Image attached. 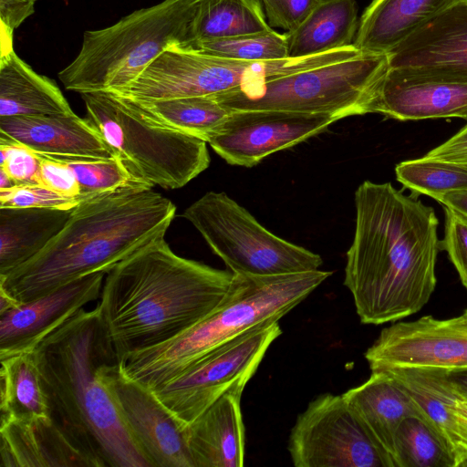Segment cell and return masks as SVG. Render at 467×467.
Returning a JSON list of instances; mask_svg holds the SVG:
<instances>
[{
	"label": "cell",
	"mask_w": 467,
	"mask_h": 467,
	"mask_svg": "<svg viewBox=\"0 0 467 467\" xmlns=\"http://www.w3.org/2000/svg\"><path fill=\"white\" fill-rule=\"evenodd\" d=\"M84 199L62 195L39 183L0 190V207L71 210Z\"/></svg>",
	"instance_id": "e575fe53"
},
{
	"label": "cell",
	"mask_w": 467,
	"mask_h": 467,
	"mask_svg": "<svg viewBox=\"0 0 467 467\" xmlns=\"http://www.w3.org/2000/svg\"><path fill=\"white\" fill-rule=\"evenodd\" d=\"M0 467H103L54 416L0 421Z\"/></svg>",
	"instance_id": "ac0fdd59"
},
{
	"label": "cell",
	"mask_w": 467,
	"mask_h": 467,
	"mask_svg": "<svg viewBox=\"0 0 467 467\" xmlns=\"http://www.w3.org/2000/svg\"><path fill=\"white\" fill-rule=\"evenodd\" d=\"M0 135L51 156H119L87 118L72 113L0 117Z\"/></svg>",
	"instance_id": "ffe728a7"
},
{
	"label": "cell",
	"mask_w": 467,
	"mask_h": 467,
	"mask_svg": "<svg viewBox=\"0 0 467 467\" xmlns=\"http://www.w3.org/2000/svg\"><path fill=\"white\" fill-rule=\"evenodd\" d=\"M390 69L467 80V0H456L389 53Z\"/></svg>",
	"instance_id": "e0dca14e"
},
{
	"label": "cell",
	"mask_w": 467,
	"mask_h": 467,
	"mask_svg": "<svg viewBox=\"0 0 467 467\" xmlns=\"http://www.w3.org/2000/svg\"><path fill=\"white\" fill-rule=\"evenodd\" d=\"M368 434L386 456L390 467H397L395 438L407 418L426 420L406 389L388 372L371 371L361 385L342 394Z\"/></svg>",
	"instance_id": "44dd1931"
},
{
	"label": "cell",
	"mask_w": 467,
	"mask_h": 467,
	"mask_svg": "<svg viewBox=\"0 0 467 467\" xmlns=\"http://www.w3.org/2000/svg\"><path fill=\"white\" fill-rule=\"evenodd\" d=\"M0 361V421L51 415L34 353H20Z\"/></svg>",
	"instance_id": "f1b7e54d"
},
{
	"label": "cell",
	"mask_w": 467,
	"mask_h": 467,
	"mask_svg": "<svg viewBox=\"0 0 467 467\" xmlns=\"http://www.w3.org/2000/svg\"><path fill=\"white\" fill-rule=\"evenodd\" d=\"M99 375L133 441L151 467H194L185 427L147 387L129 377L119 360Z\"/></svg>",
	"instance_id": "4fadbf2b"
},
{
	"label": "cell",
	"mask_w": 467,
	"mask_h": 467,
	"mask_svg": "<svg viewBox=\"0 0 467 467\" xmlns=\"http://www.w3.org/2000/svg\"><path fill=\"white\" fill-rule=\"evenodd\" d=\"M37 154L40 161L39 184L65 196L82 197L77 179L67 165L47 155Z\"/></svg>",
	"instance_id": "f35d334b"
},
{
	"label": "cell",
	"mask_w": 467,
	"mask_h": 467,
	"mask_svg": "<svg viewBox=\"0 0 467 467\" xmlns=\"http://www.w3.org/2000/svg\"><path fill=\"white\" fill-rule=\"evenodd\" d=\"M51 415L103 467H151L126 428L101 380L100 368L119 359L98 307L82 308L33 350Z\"/></svg>",
	"instance_id": "277c9868"
},
{
	"label": "cell",
	"mask_w": 467,
	"mask_h": 467,
	"mask_svg": "<svg viewBox=\"0 0 467 467\" xmlns=\"http://www.w3.org/2000/svg\"><path fill=\"white\" fill-rule=\"evenodd\" d=\"M460 321L467 325V309L459 317H457Z\"/></svg>",
	"instance_id": "bcb514c9"
},
{
	"label": "cell",
	"mask_w": 467,
	"mask_h": 467,
	"mask_svg": "<svg viewBox=\"0 0 467 467\" xmlns=\"http://www.w3.org/2000/svg\"><path fill=\"white\" fill-rule=\"evenodd\" d=\"M47 156L61 161L72 171L82 197H91L130 183L140 182L130 173L119 156L111 158Z\"/></svg>",
	"instance_id": "836d02e7"
},
{
	"label": "cell",
	"mask_w": 467,
	"mask_h": 467,
	"mask_svg": "<svg viewBox=\"0 0 467 467\" xmlns=\"http://www.w3.org/2000/svg\"><path fill=\"white\" fill-rule=\"evenodd\" d=\"M241 394L227 393L185 427L194 467H242L245 434Z\"/></svg>",
	"instance_id": "7402d4cb"
},
{
	"label": "cell",
	"mask_w": 467,
	"mask_h": 467,
	"mask_svg": "<svg viewBox=\"0 0 467 467\" xmlns=\"http://www.w3.org/2000/svg\"><path fill=\"white\" fill-rule=\"evenodd\" d=\"M356 226L344 285L366 325L396 322L431 299L441 249L432 207L390 182H362L355 192Z\"/></svg>",
	"instance_id": "6da1fadb"
},
{
	"label": "cell",
	"mask_w": 467,
	"mask_h": 467,
	"mask_svg": "<svg viewBox=\"0 0 467 467\" xmlns=\"http://www.w3.org/2000/svg\"><path fill=\"white\" fill-rule=\"evenodd\" d=\"M131 101L151 121L206 142L231 114L213 95Z\"/></svg>",
	"instance_id": "f546056e"
},
{
	"label": "cell",
	"mask_w": 467,
	"mask_h": 467,
	"mask_svg": "<svg viewBox=\"0 0 467 467\" xmlns=\"http://www.w3.org/2000/svg\"><path fill=\"white\" fill-rule=\"evenodd\" d=\"M397 467H456V461L438 433L423 420L405 419L395 438Z\"/></svg>",
	"instance_id": "1f68e13d"
},
{
	"label": "cell",
	"mask_w": 467,
	"mask_h": 467,
	"mask_svg": "<svg viewBox=\"0 0 467 467\" xmlns=\"http://www.w3.org/2000/svg\"><path fill=\"white\" fill-rule=\"evenodd\" d=\"M271 29L259 0H194L187 49L213 39Z\"/></svg>",
	"instance_id": "83f0119b"
},
{
	"label": "cell",
	"mask_w": 467,
	"mask_h": 467,
	"mask_svg": "<svg viewBox=\"0 0 467 467\" xmlns=\"http://www.w3.org/2000/svg\"><path fill=\"white\" fill-rule=\"evenodd\" d=\"M106 275L98 272L85 275L1 313L0 359L33 352L46 337L100 297Z\"/></svg>",
	"instance_id": "2e32d148"
},
{
	"label": "cell",
	"mask_w": 467,
	"mask_h": 467,
	"mask_svg": "<svg viewBox=\"0 0 467 467\" xmlns=\"http://www.w3.org/2000/svg\"><path fill=\"white\" fill-rule=\"evenodd\" d=\"M365 358L371 371L407 367L467 369V325L457 317L399 321L380 331Z\"/></svg>",
	"instance_id": "5bb4252c"
},
{
	"label": "cell",
	"mask_w": 467,
	"mask_h": 467,
	"mask_svg": "<svg viewBox=\"0 0 467 467\" xmlns=\"http://www.w3.org/2000/svg\"><path fill=\"white\" fill-rule=\"evenodd\" d=\"M16 182L0 168V190H6L16 186Z\"/></svg>",
	"instance_id": "f6af8a7d"
},
{
	"label": "cell",
	"mask_w": 467,
	"mask_h": 467,
	"mask_svg": "<svg viewBox=\"0 0 467 467\" xmlns=\"http://www.w3.org/2000/svg\"><path fill=\"white\" fill-rule=\"evenodd\" d=\"M0 168L16 185L40 182L38 154L3 135H0Z\"/></svg>",
	"instance_id": "d590c367"
},
{
	"label": "cell",
	"mask_w": 467,
	"mask_h": 467,
	"mask_svg": "<svg viewBox=\"0 0 467 467\" xmlns=\"http://www.w3.org/2000/svg\"><path fill=\"white\" fill-rule=\"evenodd\" d=\"M37 0H0V21L2 28V52L13 49L12 40L16 29L35 9Z\"/></svg>",
	"instance_id": "ab89813d"
},
{
	"label": "cell",
	"mask_w": 467,
	"mask_h": 467,
	"mask_svg": "<svg viewBox=\"0 0 467 467\" xmlns=\"http://www.w3.org/2000/svg\"><path fill=\"white\" fill-rule=\"evenodd\" d=\"M298 58L244 61L171 47L161 54L134 80L112 91L134 101L209 96L300 69Z\"/></svg>",
	"instance_id": "30bf717a"
},
{
	"label": "cell",
	"mask_w": 467,
	"mask_h": 467,
	"mask_svg": "<svg viewBox=\"0 0 467 467\" xmlns=\"http://www.w3.org/2000/svg\"><path fill=\"white\" fill-rule=\"evenodd\" d=\"M265 9L268 25L285 29H296L320 0H259Z\"/></svg>",
	"instance_id": "74e56055"
},
{
	"label": "cell",
	"mask_w": 467,
	"mask_h": 467,
	"mask_svg": "<svg viewBox=\"0 0 467 467\" xmlns=\"http://www.w3.org/2000/svg\"><path fill=\"white\" fill-rule=\"evenodd\" d=\"M72 210L0 207V275L37 254L63 229Z\"/></svg>",
	"instance_id": "cb8c5ba5"
},
{
	"label": "cell",
	"mask_w": 467,
	"mask_h": 467,
	"mask_svg": "<svg viewBox=\"0 0 467 467\" xmlns=\"http://www.w3.org/2000/svg\"><path fill=\"white\" fill-rule=\"evenodd\" d=\"M358 11L356 0H320L296 29L285 33L288 57H309L353 45Z\"/></svg>",
	"instance_id": "484cf974"
},
{
	"label": "cell",
	"mask_w": 467,
	"mask_h": 467,
	"mask_svg": "<svg viewBox=\"0 0 467 467\" xmlns=\"http://www.w3.org/2000/svg\"><path fill=\"white\" fill-rule=\"evenodd\" d=\"M175 213L170 199L141 182L85 198L37 254L0 275V291L25 303L85 275L108 274L141 247L164 237Z\"/></svg>",
	"instance_id": "3957f363"
},
{
	"label": "cell",
	"mask_w": 467,
	"mask_h": 467,
	"mask_svg": "<svg viewBox=\"0 0 467 467\" xmlns=\"http://www.w3.org/2000/svg\"><path fill=\"white\" fill-rule=\"evenodd\" d=\"M287 448L296 467H390L342 394L310 401L296 418Z\"/></svg>",
	"instance_id": "7c38bea8"
},
{
	"label": "cell",
	"mask_w": 467,
	"mask_h": 467,
	"mask_svg": "<svg viewBox=\"0 0 467 467\" xmlns=\"http://www.w3.org/2000/svg\"><path fill=\"white\" fill-rule=\"evenodd\" d=\"M332 275L330 271L256 276L234 275L223 300L173 338L119 359L125 373L150 390L248 330L278 321Z\"/></svg>",
	"instance_id": "5b68a950"
},
{
	"label": "cell",
	"mask_w": 467,
	"mask_h": 467,
	"mask_svg": "<svg viewBox=\"0 0 467 467\" xmlns=\"http://www.w3.org/2000/svg\"><path fill=\"white\" fill-rule=\"evenodd\" d=\"M194 0H163L114 25L87 30L75 59L58 73L66 89L116 91L134 80L161 54L188 48Z\"/></svg>",
	"instance_id": "8992f818"
},
{
	"label": "cell",
	"mask_w": 467,
	"mask_h": 467,
	"mask_svg": "<svg viewBox=\"0 0 467 467\" xmlns=\"http://www.w3.org/2000/svg\"><path fill=\"white\" fill-rule=\"evenodd\" d=\"M72 112L53 79L34 71L14 49L1 53L0 117Z\"/></svg>",
	"instance_id": "d4e9b609"
},
{
	"label": "cell",
	"mask_w": 467,
	"mask_h": 467,
	"mask_svg": "<svg viewBox=\"0 0 467 467\" xmlns=\"http://www.w3.org/2000/svg\"><path fill=\"white\" fill-rule=\"evenodd\" d=\"M281 334L278 321L252 328L151 391L187 426L223 395H242L267 349Z\"/></svg>",
	"instance_id": "8fae6325"
},
{
	"label": "cell",
	"mask_w": 467,
	"mask_h": 467,
	"mask_svg": "<svg viewBox=\"0 0 467 467\" xmlns=\"http://www.w3.org/2000/svg\"><path fill=\"white\" fill-rule=\"evenodd\" d=\"M456 0H372L353 45L362 53H389L410 34Z\"/></svg>",
	"instance_id": "603a6c76"
},
{
	"label": "cell",
	"mask_w": 467,
	"mask_h": 467,
	"mask_svg": "<svg viewBox=\"0 0 467 467\" xmlns=\"http://www.w3.org/2000/svg\"><path fill=\"white\" fill-rule=\"evenodd\" d=\"M372 113L401 121L467 120V80L389 68Z\"/></svg>",
	"instance_id": "d6986e66"
},
{
	"label": "cell",
	"mask_w": 467,
	"mask_h": 467,
	"mask_svg": "<svg viewBox=\"0 0 467 467\" xmlns=\"http://www.w3.org/2000/svg\"><path fill=\"white\" fill-rule=\"evenodd\" d=\"M388 54L360 53L213 95L229 110H282L337 120L372 113L389 72Z\"/></svg>",
	"instance_id": "52a82bcc"
},
{
	"label": "cell",
	"mask_w": 467,
	"mask_h": 467,
	"mask_svg": "<svg viewBox=\"0 0 467 467\" xmlns=\"http://www.w3.org/2000/svg\"><path fill=\"white\" fill-rule=\"evenodd\" d=\"M398 182L413 194L433 199L453 191L467 189V163H457L424 155L400 162L395 168Z\"/></svg>",
	"instance_id": "4dcf8cb0"
},
{
	"label": "cell",
	"mask_w": 467,
	"mask_h": 467,
	"mask_svg": "<svg viewBox=\"0 0 467 467\" xmlns=\"http://www.w3.org/2000/svg\"><path fill=\"white\" fill-rule=\"evenodd\" d=\"M444 207L453 209L467 216V189L453 191L435 198Z\"/></svg>",
	"instance_id": "7bdbcfd3"
},
{
	"label": "cell",
	"mask_w": 467,
	"mask_h": 467,
	"mask_svg": "<svg viewBox=\"0 0 467 467\" xmlns=\"http://www.w3.org/2000/svg\"><path fill=\"white\" fill-rule=\"evenodd\" d=\"M234 275L267 276L317 270L320 255L265 228L225 192H208L182 214Z\"/></svg>",
	"instance_id": "9c48e42d"
},
{
	"label": "cell",
	"mask_w": 467,
	"mask_h": 467,
	"mask_svg": "<svg viewBox=\"0 0 467 467\" xmlns=\"http://www.w3.org/2000/svg\"><path fill=\"white\" fill-rule=\"evenodd\" d=\"M234 274L176 254L160 237L106 275L97 306L119 360L170 340L205 318Z\"/></svg>",
	"instance_id": "7a4b0ae2"
},
{
	"label": "cell",
	"mask_w": 467,
	"mask_h": 467,
	"mask_svg": "<svg viewBox=\"0 0 467 467\" xmlns=\"http://www.w3.org/2000/svg\"><path fill=\"white\" fill-rule=\"evenodd\" d=\"M425 155L447 161L467 163V124L449 140Z\"/></svg>",
	"instance_id": "60d3db41"
},
{
	"label": "cell",
	"mask_w": 467,
	"mask_h": 467,
	"mask_svg": "<svg viewBox=\"0 0 467 467\" xmlns=\"http://www.w3.org/2000/svg\"><path fill=\"white\" fill-rule=\"evenodd\" d=\"M80 95L86 118L137 181L150 187L179 189L209 167L206 141L151 121L131 100L116 93Z\"/></svg>",
	"instance_id": "ba28073f"
},
{
	"label": "cell",
	"mask_w": 467,
	"mask_h": 467,
	"mask_svg": "<svg viewBox=\"0 0 467 467\" xmlns=\"http://www.w3.org/2000/svg\"><path fill=\"white\" fill-rule=\"evenodd\" d=\"M193 50L244 61H270L289 57L285 35L273 28L261 33L205 41Z\"/></svg>",
	"instance_id": "d6a6232c"
},
{
	"label": "cell",
	"mask_w": 467,
	"mask_h": 467,
	"mask_svg": "<svg viewBox=\"0 0 467 467\" xmlns=\"http://www.w3.org/2000/svg\"><path fill=\"white\" fill-rule=\"evenodd\" d=\"M445 208V231L441 249L448 254L462 284L467 290V216Z\"/></svg>",
	"instance_id": "8d00e7d4"
},
{
	"label": "cell",
	"mask_w": 467,
	"mask_h": 467,
	"mask_svg": "<svg viewBox=\"0 0 467 467\" xmlns=\"http://www.w3.org/2000/svg\"><path fill=\"white\" fill-rule=\"evenodd\" d=\"M337 121L328 115L282 110H231L207 143L227 163L253 167Z\"/></svg>",
	"instance_id": "9a60e30c"
},
{
	"label": "cell",
	"mask_w": 467,
	"mask_h": 467,
	"mask_svg": "<svg viewBox=\"0 0 467 467\" xmlns=\"http://www.w3.org/2000/svg\"><path fill=\"white\" fill-rule=\"evenodd\" d=\"M390 374L419 406L427 423L438 433L456 461L457 443L452 407L459 396L450 379L449 371L430 368H391Z\"/></svg>",
	"instance_id": "4316f807"
},
{
	"label": "cell",
	"mask_w": 467,
	"mask_h": 467,
	"mask_svg": "<svg viewBox=\"0 0 467 467\" xmlns=\"http://www.w3.org/2000/svg\"><path fill=\"white\" fill-rule=\"evenodd\" d=\"M449 377L459 399L467 402V369L449 371Z\"/></svg>",
	"instance_id": "ee69618b"
},
{
	"label": "cell",
	"mask_w": 467,
	"mask_h": 467,
	"mask_svg": "<svg viewBox=\"0 0 467 467\" xmlns=\"http://www.w3.org/2000/svg\"><path fill=\"white\" fill-rule=\"evenodd\" d=\"M451 414L455 424L457 467L467 466V402L457 400Z\"/></svg>",
	"instance_id": "b9f144b4"
}]
</instances>
